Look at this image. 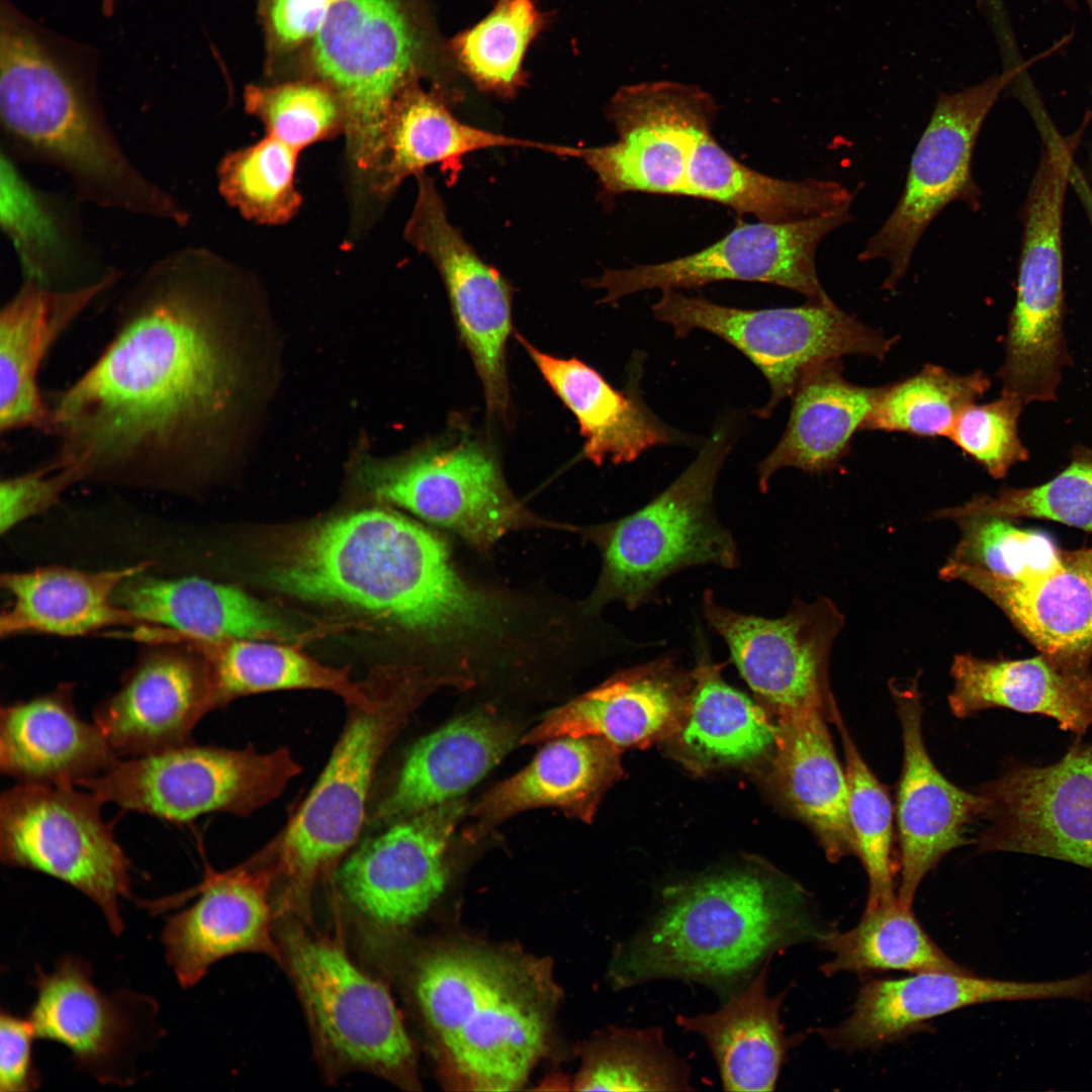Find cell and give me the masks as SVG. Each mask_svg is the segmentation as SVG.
Segmentation results:
<instances>
[{
	"label": "cell",
	"mask_w": 1092,
	"mask_h": 1092,
	"mask_svg": "<svg viewBox=\"0 0 1092 1092\" xmlns=\"http://www.w3.org/2000/svg\"><path fill=\"white\" fill-rule=\"evenodd\" d=\"M234 283V267L197 246L141 271L99 356L47 401L55 455L84 480L186 489L205 479L239 392Z\"/></svg>",
	"instance_id": "6da1fadb"
},
{
	"label": "cell",
	"mask_w": 1092,
	"mask_h": 1092,
	"mask_svg": "<svg viewBox=\"0 0 1092 1092\" xmlns=\"http://www.w3.org/2000/svg\"><path fill=\"white\" fill-rule=\"evenodd\" d=\"M88 57L1 0L2 152L61 172L83 202L185 228L188 209L145 175L111 128Z\"/></svg>",
	"instance_id": "7a4b0ae2"
},
{
	"label": "cell",
	"mask_w": 1092,
	"mask_h": 1092,
	"mask_svg": "<svg viewBox=\"0 0 1092 1092\" xmlns=\"http://www.w3.org/2000/svg\"><path fill=\"white\" fill-rule=\"evenodd\" d=\"M269 586L406 631L442 634L486 626V601L456 572L444 541L386 509H363L299 527L270 548Z\"/></svg>",
	"instance_id": "3957f363"
},
{
	"label": "cell",
	"mask_w": 1092,
	"mask_h": 1092,
	"mask_svg": "<svg viewBox=\"0 0 1092 1092\" xmlns=\"http://www.w3.org/2000/svg\"><path fill=\"white\" fill-rule=\"evenodd\" d=\"M827 931L800 884L747 863L663 888L645 921L617 946L608 978L617 989L692 982L724 999L776 953L819 942Z\"/></svg>",
	"instance_id": "277c9868"
},
{
	"label": "cell",
	"mask_w": 1092,
	"mask_h": 1092,
	"mask_svg": "<svg viewBox=\"0 0 1092 1092\" xmlns=\"http://www.w3.org/2000/svg\"><path fill=\"white\" fill-rule=\"evenodd\" d=\"M415 995L445 1074L463 1090L519 1089L542 1056L557 992L534 960L480 945L436 948Z\"/></svg>",
	"instance_id": "5b68a950"
},
{
	"label": "cell",
	"mask_w": 1092,
	"mask_h": 1092,
	"mask_svg": "<svg viewBox=\"0 0 1092 1092\" xmlns=\"http://www.w3.org/2000/svg\"><path fill=\"white\" fill-rule=\"evenodd\" d=\"M370 682L372 703L348 706L343 730L322 774L268 843L288 906L305 903L318 882L335 879L364 825L381 758L435 688L431 680L408 675Z\"/></svg>",
	"instance_id": "8992f818"
},
{
	"label": "cell",
	"mask_w": 1092,
	"mask_h": 1092,
	"mask_svg": "<svg viewBox=\"0 0 1092 1092\" xmlns=\"http://www.w3.org/2000/svg\"><path fill=\"white\" fill-rule=\"evenodd\" d=\"M731 447L719 427L692 464L636 512L599 528L603 569L592 603L634 610L656 599L667 577L694 566H739L737 544L713 507L715 483Z\"/></svg>",
	"instance_id": "52a82bcc"
},
{
	"label": "cell",
	"mask_w": 1092,
	"mask_h": 1092,
	"mask_svg": "<svg viewBox=\"0 0 1092 1092\" xmlns=\"http://www.w3.org/2000/svg\"><path fill=\"white\" fill-rule=\"evenodd\" d=\"M418 49L414 28L397 0H341L314 35L313 67L344 112L357 213L371 203L392 104L417 81Z\"/></svg>",
	"instance_id": "ba28073f"
},
{
	"label": "cell",
	"mask_w": 1092,
	"mask_h": 1092,
	"mask_svg": "<svg viewBox=\"0 0 1092 1092\" xmlns=\"http://www.w3.org/2000/svg\"><path fill=\"white\" fill-rule=\"evenodd\" d=\"M301 769L283 746L259 751L191 742L118 759L80 786L103 804L184 823L212 812L248 817L280 797Z\"/></svg>",
	"instance_id": "9c48e42d"
},
{
	"label": "cell",
	"mask_w": 1092,
	"mask_h": 1092,
	"mask_svg": "<svg viewBox=\"0 0 1092 1092\" xmlns=\"http://www.w3.org/2000/svg\"><path fill=\"white\" fill-rule=\"evenodd\" d=\"M283 945V962L325 1056L340 1068L414 1089V1044L386 987L359 969L338 940L291 927Z\"/></svg>",
	"instance_id": "30bf717a"
},
{
	"label": "cell",
	"mask_w": 1092,
	"mask_h": 1092,
	"mask_svg": "<svg viewBox=\"0 0 1092 1092\" xmlns=\"http://www.w3.org/2000/svg\"><path fill=\"white\" fill-rule=\"evenodd\" d=\"M654 316L685 338L695 329L725 340L762 372L769 399L754 414L768 418L791 396L811 367L846 355L883 360L895 339L887 338L840 309L831 299L796 307L740 309L662 290L651 306Z\"/></svg>",
	"instance_id": "8fae6325"
},
{
	"label": "cell",
	"mask_w": 1092,
	"mask_h": 1092,
	"mask_svg": "<svg viewBox=\"0 0 1092 1092\" xmlns=\"http://www.w3.org/2000/svg\"><path fill=\"white\" fill-rule=\"evenodd\" d=\"M102 804L74 786L17 783L0 797V858L80 891L119 935V900L130 896V862L102 817Z\"/></svg>",
	"instance_id": "7c38bea8"
},
{
	"label": "cell",
	"mask_w": 1092,
	"mask_h": 1092,
	"mask_svg": "<svg viewBox=\"0 0 1092 1092\" xmlns=\"http://www.w3.org/2000/svg\"><path fill=\"white\" fill-rule=\"evenodd\" d=\"M357 477L377 499L447 528L480 548L525 517L492 451L461 430L395 460L363 461Z\"/></svg>",
	"instance_id": "4fadbf2b"
},
{
	"label": "cell",
	"mask_w": 1092,
	"mask_h": 1092,
	"mask_svg": "<svg viewBox=\"0 0 1092 1092\" xmlns=\"http://www.w3.org/2000/svg\"><path fill=\"white\" fill-rule=\"evenodd\" d=\"M1022 69L1018 65L963 91L939 93L913 153L904 191L857 257L888 263L883 288L893 289L904 277L920 238L946 205L962 201L978 208L980 193L971 169L975 143L999 95Z\"/></svg>",
	"instance_id": "5bb4252c"
},
{
	"label": "cell",
	"mask_w": 1092,
	"mask_h": 1092,
	"mask_svg": "<svg viewBox=\"0 0 1092 1092\" xmlns=\"http://www.w3.org/2000/svg\"><path fill=\"white\" fill-rule=\"evenodd\" d=\"M715 99L696 85L672 81L621 87L607 107L618 140L573 148L608 194H689V167L700 141L712 132Z\"/></svg>",
	"instance_id": "9a60e30c"
},
{
	"label": "cell",
	"mask_w": 1092,
	"mask_h": 1092,
	"mask_svg": "<svg viewBox=\"0 0 1092 1092\" xmlns=\"http://www.w3.org/2000/svg\"><path fill=\"white\" fill-rule=\"evenodd\" d=\"M1044 151L1030 187L1017 293L1005 340L1004 367L1032 380L1059 375L1070 356L1063 330L1062 221L1077 134L1063 138L1045 116L1037 121Z\"/></svg>",
	"instance_id": "2e32d148"
},
{
	"label": "cell",
	"mask_w": 1092,
	"mask_h": 1092,
	"mask_svg": "<svg viewBox=\"0 0 1092 1092\" xmlns=\"http://www.w3.org/2000/svg\"><path fill=\"white\" fill-rule=\"evenodd\" d=\"M977 792L979 852L1049 857L1092 872V744L1077 740L1050 764H1011Z\"/></svg>",
	"instance_id": "e0dca14e"
},
{
	"label": "cell",
	"mask_w": 1092,
	"mask_h": 1092,
	"mask_svg": "<svg viewBox=\"0 0 1092 1092\" xmlns=\"http://www.w3.org/2000/svg\"><path fill=\"white\" fill-rule=\"evenodd\" d=\"M850 205L817 216L787 221L742 223L694 254L653 265L606 270L592 285L605 291L604 302L659 288L703 286L723 280L762 282L826 301L815 254L830 232L850 219Z\"/></svg>",
	"instance_id": "ac0fdd59"
},
{
	"label": "cell",
	"mask_w": 1092,
	"mask_h": 1092,
	"mask_svg": "<svg viewBox=\"0 0 1092 1092\" xmlns=\"http://www.w3.org/2000/svg\"><path fill=\"white\" fill-rule=\"evenodd\" d=\"M702 610L743 679L778 715L832 709L829 658L844 616L831 600L796 601L785 616L767 619L726 608L708 589Z\"/></svg>",
	"instance_id": "d6986e66"
},
{
	"label": "cell",
	"mask_w": 1092,
	"mask_h": 1092,
	"mask_svg": "<svg viewBox=\"0 0 1092 1092\" xmlns=\"http://www.w3.org/2000/svg\"><path fill=\"white\" fill-rule=\"evenodd\" d=\"M417 198L404 239L426 255L444 282L453 316L481 381L487 414L506 418L510 391L506 350L512 333V290L449 220L435 181L416 176Z\"/></svg>",
	"instance_id": "ffe728a7"
},
{
	"label": "cell",
	"mask_w": 1092,
	"mask_h": 1092,
	"mask_svg": "<svg viewBox=\"0 0 1092 1092\" xmlns=\"http://www.w3.org/2000/svg\"><path fill=\"white\" fill-rule=\"evenodd\" d=\"M29 1020L36 1037L64 1044L79 1070L105 1084H128L133 1061L155 1026L156 1004L119 990L101 992L88 963L67 954L51 973L36 970Z\"/></svg>",
	"instance_id": "44dd1931"
},
{
	"label": "cell",
	"mask_w": 1092,
	"mask_h": 1092,
	"mask_svg": "<svg viewBox=\"0 0 1092 1092\" xmlns=\"http://www.w3.org/2000/svg\"><path fill=\"white\" fill-rule=\"evenodd\" d=\"M276 880L275 863L265 846L229 871L207 868L202 883L180 898L150 903L148 907L162 911L186 896L199 895L193 905L168 917L162 930L166 960L181 988L194 986L213 964L233 954L259 952L280 961L270 902Z\"/></svg>",
	"instance_id": "7402d4cb"
},
{
	"label": "cell",
	"mask_w": 1092,
	"mask_h": 1092,
	"mask_svg": "<svg viewBox=\"0 0 1092 1092\" xmlns=\"http://www.w3.org/2000/svg\"><path fill=\"white\" fill-rule=\"evenodd\" d=\"M466 810L455 799L401 819L364 842L340 864L335 881L364 917L388 929L421 918L448 880L445 852Z\"/></svg>",
	"instance_id": "603a6c76"
},
{
	"label": "cell",
	"mask_w": 1092,
	"mask_h": 1092,
	"mask_svg": "<svg viewBox=\"0 0 1092 1092\" xmlns=\"http://www.w3.org/2000/svg\"><path fill=\"white\" fill-rule=\"evenodd\" d=\"M1092 1000V971L1044 981L1000 980L948 972H921L898 980H872L858 991L840 1024L816 1031L834 1049L881 1048L967 1006L1037 1000Z\"/></svg>",
	"instance_id": "cb8c5ba5"
},
{
	"label": "cell",
	"mask_w": 1092,
	"mask_h": 1092,
	"mask_svg": "<svg viewBox=\"0 0 1092 1092\" xmlns=\"http://www.w3.org/2000/svg\"><path fill=\"white\" fill-rule=\"evenodd\" d=\"M889 689L903 741L896 803L901 874L897 899L911 907L926 874L946 853L970 842L967 833L979 821L982 799L977 791L949 782L931 759L923 737L918 676L905 684L891 679Z\"/></svg>",
	"instance_id": "d4e9b609"
},
{
	"label": "cell",
	"mask_w": 1092,
	"mask_h": 1092,
	"mask_svg": "<svg viewBox=\"0 0 1092 1092\" xmlns=\"http://www.w3.org/2000/svg\"><path fill=\"white\" fill-rule=\"evenodd\" d=\"M212 711L202 657L186 649L145 656L120 689L96 706L93 722L118 756L138 757L193 742L197 723Z\"/></svg>",
	"instance_id": "484cf974"
},
{
	"label": "cell",
	"mask_w": 1092,
	"mask_h": 1092,
	"mask_svg": "<svg viewBox=\"0 0 1092 1092\" xmlns=\"http://www.w3.org/2000/svg\"><path fill=\"white\" fill-rule=\"evenodd\" d=\"M694 681L693 670L659 657L552 710L520 743L594 735L619 748L649 744L680 728Z\"/></svg>",
	"instance_id": "4316f807"
},
{
	"label": "cell",
	"mask_w": 1092,
	"mask_h": 1092,
	"mask_svg": "<svg viewBox=\"0 0 1092 1092\" xmlns=\"http://www.w3.org/2000/svg\"><path fill=\"white\" fill-rule=\"evenodd\" d=\"M114 269L102 279L75 288L23 282L0 311V431H47L49 408L38 373L64 332L104 291L120 279Z\"/></svg>",
	"instance_id": "83f0119b"
},
{
	"label": "cell",
	"mask_w": 1092,
	"mask_h": 1092,
	"mask_svg": "<svg viewBox=\"0 0 1092 1092\" xmlns=\"http://www.w3.org/2000/svg\"><path fill=\"white\" fill-rule=\"evenodd\" d=\"M939 577L965 582L983 594L1039 653L1091 665L1092 546L1063 549L1054 569L1023 582L947 562Z\"/></svg>",
	"instance_id": "f1b7e54d"
},
{
	"label": "cell",
	"mask_w": 1092,
	"mask_h": 1092,
	"mask_svg": "<svg viewBox=\"0 0 1092 1092\" xmlns=\"http://www.w3.org/2000/svg\"><path fill=\"white\" fill-rule=\"evenodd\" d=\"M127 579L115 602L144 625L135 637L155 641L293 640L298 630L242 589L200 577Z\"/></svg>",
	"instance_id": "f546056e"
},
{
	"label": "cell",
	"mask_w": 1092,
	"mask_h": 1092,
	"mask_svg": "<svg viewBox=\"0 0 1092 1092\" xmlns=\"http://www.w3.org/2000/svg\"><path fill=\"white\" fill-rule=\"evenodd\" d=\"M118 759L101 729L79 716L72 687L1 709L0 768L18 784L80 786Z\"/></svg>",
	"instance_id": "4dcf8cb0"
},
{
	"label": "cell",
	"mask_w": 1092,
	"mask_h": 1092,
	"mask_svg": "<svg viewBox=\"0 0 1092 1092\" xmlns=\"http://www.w3.org/2000/svg\"><path fill=\"white\" fill-rule=\"evenodd\" d=\"M620 748L594 735L546 741L522 770L472 806L468 840L476 841L507 819L530 809L554 807L589 823L599 803L622 775Z\"/></svg>",
	"instance_id": "1f68e13d"
},
{
	"label": "cell",
	"mask_w": 1092,
	"mask_h": 1092,
	"mask_svg": "<svg viewBox=\"0 0 1092 1092\" xmlns=\"http://www.w3.org/2000/svg\"><path fill=\"white\" fill-rule=\"evenodd\" d=\"M519 735L516 722L481 711L420 739L376 807L374 821L390 825L458 799L512 750Z\"/></svg>",
	"instance_id": "d6a6232c"
},
{
	"label": "cell",
	"mask_w": 1092,
	"mask_h": 1092,
	"mask_svg": "<svg viewBox=\"0 0 1092 1092\" xmlns=\"http://www.w3.org/2000/svg\"><path fill=\"white\" fill-rule=\"evenodd\" d=\"M949 673L953 685L947 701L958 718L1004 708L1045 716L1078 736L1092 726L1090 666L1044 653L1008 660L961 653L953 656Z\"/></svg>",
	"instance_id": "836d02e7"
},
{
	"label": "cell",
	"mask_w": 1092,
	"mask_h": 1092,
	"mask_svg": "<svg viewBox=\"0 0 1092 1092\" xmlns=\"http://www.w3.org/2000/svg\"><path fill=\"white\" fill-rule=\"evenodd\" d=\"M831 710L778 715L774 774L786 805L809 826L827 859L837 862L856 850L845 768L827 726Z\"/></svg>",
	"instance_id": "e575fe53"
},
{
	"label": "cell",
	"mask_w": 1092,
	"mask_h": 1092,
	"mask_svg": "<svg viewBox=\"0 0 1092 1092\" xmlns=\"http://www.w3.org/2000/svg\"><path fill=\"white\" fill-rule=\"evenodd\" d=\"M439 89L424 90L415 81L397 96L389 111L382 152L371 187V202L382 203L411 176L432 165L460 168L462 159L491 148H530L562 156L563 146L518 139L457 119Z\"/></svg>",
	"instance_id": "d590c367"
},
{
	"label": "cell",
	"mask_w": 1092,
	"mask_h": 1092,
	"mask_svg": "<svg viewBox=\"0 0 1092 1092\" xmlns=\"http://www.w3.org/2000/svg\"><path fill=\"white\" fill-rule=\"evenodd\" d=\"M150 562L102 571L46 566L1 576L10 597L0 618L2 637L21 633L80 636L115 626L144 624L118 605L116 590Z\"/></svg>",
	"instance_id": "8d00e7d4"
},
{
	"label": "cell",
	"mask_w": 1092,
	"mask_h": 1092,
	"mask_svg": "<svg viewBox=\"0 0 1092 1092\" xmlns=\"http://www.w3.org/2000/svg\"><path fill=\"white\" fill-rule=\"evenodd\" d=\"M884 386L849 382L840 359L808 369L792 396L785 432L758 464V487L766 492L772 475L785 467L808 473L829 471L847 454L855 432L874 410Z\"/></svg>",
	"instance_id": "74e56055"
},
{
	"label": "cell",
	"mask_w": 1092,
	"mask_h": 1092,
	"mask_svg": "<svg viewBox=\"0 0 1092 1092\" xmlns=\"http://www.w3.org/2000/svg\"><path fill=\"white\" fill-rule=\"evenodd\" d=\"M771 960L740 989L722 999L720 1008L697 1015L679 1014L676 1024L708 1045L727 1091H772L790 1049L800 1039L781 1022L786 992L768 993Z\"/></svg>",
	"instance_id": "f35d334b"
},
{
	"label": "cell",
	"mask_w": 1092,
	"mask_h": 1092,
	"mask_svg": "<svg viewBox=\"0 0 1092 1092\" xmlns=\"http://www.w3.org/2000/svg\"><path fill=\"white\" fill-rule=\"evenodd\" d=\"M1 221L26 279L54 288H75L96 282L115 269L99 267L68 206L32 185L4 153Z\"/></svg>",
	"instance_id": "ab89813d"
},
{
	"label": "cell",
	"mask_w": 1092,
	"mask_h": 1092,
	"mask_svg": "<svg viewBox=\"0 0 1092 1092\" xmlns=\"http://www.w3.org/2000/svg\"><path fill=\"white\" fill-rule=\"evenodd\" d=\"M545 381L575 417L584 438L583 455L629 463L644 451L674 440L639 398L614 388L597 370L576 359L557 358L516 336Z\"/></svg>",
	"instance_id": "60d3db41"
},
{
	"label": "cell",
	"mask_w": 1092,
	"mask_h": 1092,
	"mask_svg": "<svg viewBox=\"0 0 1092 1092\" xmlns=\"http://www.w3.org/2000/svg\"><path fill=\"white\" fill-rule=\"evenodd\" d=\"M689 194L712 200L763 222H787L851 204V193L829 180H784L741 164L707 133L692 158Z\"/></svg>",
	"instance_id": "b9f144b4"
},
{
	"label": "cell",
	"mask_w": 1092,
	"mask_h": 1092,
	"mask_svg": "<svg viewBox=\"0 0 1092 1092\" xmlns=\"http://www.w3.org/2000/svg\"><path fill=\"white\" fill-rule=\"evenodd\" d=\"M184 643L194 646L207 664L212 711L241 697L285 690L331 692L347 706L367 707L373 700L367 681L353 682L347 670L326 666L292 647L257 639Z\"/></svg>",
	"instance_id": "7bdbcfd3"
},
{
	"label": "cell",
	"mask_w": 1092,
	"mask_h": 1092,
	"mask_svg": "<svg viewBox=\"0 0 1092 1092\" xmlns=\"http://www.w3.org/2000/svg\"><path fill=\"white\" fill-rule=\"evenodd\" d=\"M702 651L694 686L681 722L680 740L703 761L738 763L752 760L776 746L777 725L743 693L721 677Z\"/></svg>",
	"instance_id": "ee69618b"
},
{
	"label": "cell",
	"mask_w": 1092,
	"mask_h": 1092,
	"mask_svg": "<svg viewBox=\"0 0 1092 1092\" xmlns=\"http://www.w3.org/2000/svg\"><path fill=\"white\" fill-rule=\"evenodd\" d=\"M818 944L834 954L821 970L868 974L885 971L966 974L928 936L911 911L898 899L866 908L859 923L845 932L828 930Z\"/></svg>",
	"instance_id": "f6af8a7d"
},
{
	"label": "cell",
	"mask_w": 1092,
	"mask_h": 1092,
	"mask_svg": "<svg viewBox=\"0 0 1092 1092\" xmlns=\"http://www.w3.org/2000/svg\"><path fill=\"white\" fill-rule=\"evenodd\" d=\"M692 1071L659 1026L611 1027L585 1046L574 1080L579 1091H688Z\"/></svg>",
	"instance_id": "bcb514c9"
},
{
	"label": "cell",
	"mask_w": 1092,
	"mask_h": 1092,
	"mask_svg": "<svg viewBox=\"0 0 1092 1092\" xmlns=\"http://www.w3.org/2000/svg\"><path fill=\"white\" fill-rule=\"evenodd\" d=\"M990 385L982 371L962 375L926 365L904 380L884 385L860 430L948 437L962 412Z\"/></svg>",
	"instance_id": "7dc6e473"
},
{
	"label": "cell",
	"mask_w": 1092,
	"mask_h": 1092,
	"mask_svg": "<svg viewBox=\"0 0 1092 1092\" xmlns=\"http://www.w3.org/2000/svg\"><path fill=\"white\" fill-rule=\"evenodd\" d=\"M544 24L532 0H497L484 19L452 39L451 49L479 89L512 97L525 84L523 60Z\"/></svg>",
	"instance_id": "c3c4849f"
},
{
	"label": "cell",
	"mask_w": 1092,
	"mask_h": 1092,
	"mask_svg": "<svg viewBox=\"0 0 1092 1092\" xmlns=\"http://www.w3.org/2000/svg\"><path fill=\"white\" fill-rule=\"evenodd\" d=\"M298 153L267 133L253 145L228 152L216 169L220 195L252 221L269 225L289 221L302 203L294 184Z\"/></svg>",
	"instance_id": "681fc988"
},
{
	"label": "cell",
	"mask_w": 1092,
	"mask_h": 1092,
	"mask_svg": "<svg viewBox=\"0 0 1092 1092\" xmlns=\"http://www.w3.org/2000/svg\"><path fill=\"white\" fill-rule=\"evenodd\" d=\"M830 720L839 733L848 786V815L856 854L868 875L867 908L897 899L893 856V805L887 788L869 767L856 747L836 703Z\"/></svg>",
	"instance_id": "f907efd6"
},
{
	"label": "cell",
	"mask_w": 1092,
	"mask_h": 1092,
	"mask_svg": "<svg viewBox=\"0 0 1092 1092\" xmlns=\"http://www.w3.org/2000/svg\"><path fill=\"white\" fill-rule=\"evenodd\" d=\"M969 516L1049 520L1092 534V448L1077 445L1070 463L1049 481L1027 487L1005 486L995 494L933 513L934 519Z\"/></svg>",
	"instance_id": "816d5d0a"
},
{
	"label": "cell",
	"mask_w": 1092,
	"mask_h": 1092,
	"mask_svg": "<svg viewBox=\"0 0 1092 1092\" xmlns=\"http://www.w3.org/2000/svg\"><path fill=\"white\" fill-rule=\"evenodd\" d=\"M960 539L946 562L991 576L1023 582L1054 569L1062 550L1045 533L1020 528L1011 519L969 516L956 520Z\"/></svg>",
	"instance_id": "f5cc1de1"
},
{
	"label": "cell",
	"mask_w": 1092,
	"mask_h": 1092,
	"mask_svg": "<svg viewBox=\"0 0 1092 1092\" xmlns=\"http://www.w3.org/2000/svg\"><path fill=\"white\" fill-rule=\"evenodd\" d=\"M245 106L264 124L267 134L298 152L345 132L340 101L324 83L251 85L245 91Z\"/></svg>",
	"instance_id": "db71d44e"
},
{
	"label": "cell",
	"mask_w": 1092,
	"mask_h": 1092,
	"mask_svg": "<svg viewBox=\"0 0 1092 1092\" xmlns=\"http://www.w3.org/2000/svg\"><path fill=\"white\" fill-rule=\"evenodd\" d=\"M1024 405L1001 394L997 399L968 405L959 416L948 438L995 479L1029 458L1018 433Z\"/></svg>",
	"instance_id": "11a10c76"
},
{
	"label": "cell",
	"mask_w": 1092,
	"mask_h": 1092,
	"mask_svg": "<svg viewBox=\"0 0 1092 1092\" xmlns=\"http://www.w3.org/2000/svg\"><path fill=\"white\" fill-rule=\"evenodd\" d=\"M82 480L83 474L77 466L55 455L35 469L3 479L0 484L1 534L46 512L69 487Z\"/></svg>",
	"instance_id": "9f6ffc18"
},
{
	"label": "cell",
	"mask_w": 1092,
	"mask_h": 1092,
	"mask_svg": "<svg viewBox=\"0 0 1092 1092\" xmlns=\"http://www.w3.org/2000/svg\"><path fill=\"white\" fill-rule=\"evenodd\" d=\"M35 1032L29 1018L5 1010L0 1015V1091L35 1090L41 1080L33 1065L32 1042Z\"/></svg>",
	"instance_id": "6f0895ef"
},
{
	"label": "cell",
	"mask_w": 1092,
	"mask_h": 1092,
	"mask_svg": "<svg viewBox=\"0 0 1092 1092\" xmlns=\"http://www.w3.org/2000/svg\"><path fill=\"white\" fill-rule=\"evenodd\" d=\"M341 0H272L270 19L277 38L294 44L314 36Z\"/></svg>",
	"instance_id": "680465c9"
},
{
	"label": "cell",
	"mask_w": 1092,
	"mask_h": 1092,
	"mask_svg": "<svg viewBox=\"0 0 1092 1092\" xmlns=\"http://www.w3.org/2000/svg\"><path fill=\"white\" fill-rule=\"evenodd\" d=\"M1068 181L1077 193L1092 223V188L1074 160L1070 165Z\"/></svg>",
	"instance_id": "91938a15"
},
{
	"label": "cell",
	"mask_w": 1092,
	"mask_h": 1092,
	"mask_svg": "<svg viewBox=\"0 0 1092 1092\" xmlns=\"http://www.w3.org/2000/svg\"><path fill=\"white\" fill-rule=\"evenodd\" d=\"M1081 1H1083L1087 5V7L1089 8V10L1091 11V14H1092V0H1081Z\"/></svg>",
	"instance_id": "94428289"
}]
</instances>
